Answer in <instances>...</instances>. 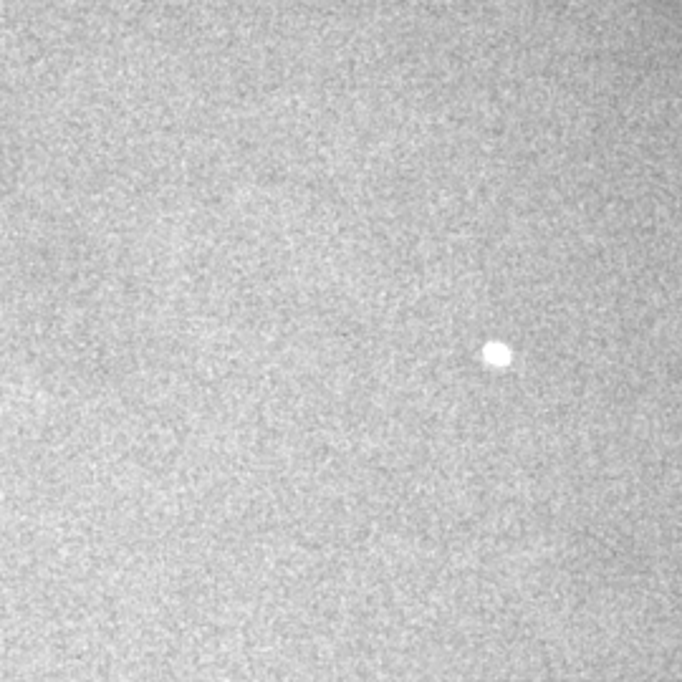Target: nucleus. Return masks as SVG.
<instances>
[{
	"instance_id": "nucleus-1",
	"label": "nucleus",
	"mask_w": 682,
	"mask_h": 682,
	"mask_svg": "<svg viewBox=\"0 0 682 682\" xmlns=\"http://www.w3.org/2000/svg\"><path fill=\"white\" fill-rule=\"evenodd\" d=\"M485 359L491 364H496V367H506L511 354H508V349L501 347V344H491V347L485 349Z\"/></svg>"
}]
</instances>
